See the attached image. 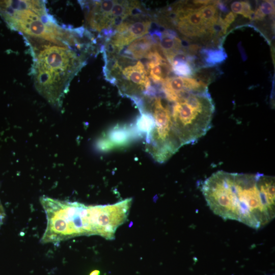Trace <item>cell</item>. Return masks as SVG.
I'll list each match as a JSON object with an SVG mask.
<instances>
[{
    "label": "cell",
    "mask_w": 275,
    "mask_h": 275,
    "mask_svg": "<svg viewBox=\"0 0 275 275\" xmlns=\"http://www.w3.org/2000/svg\"><path fill=\"white\" fill-rule=\"evenodd\" d=\"M200 53L204 60V67H212L222 63L227 57V54L222 48L218 49H202Z\"/></svg>",
    "instance_id": "obj_12"
},
{
    "label": "cell",
    "mask_w": 275,
    "mask_h": 275,
    "mask_svg": "<svg viewBox=\"0 0 275 275\" xmlns=\"http://www.w3.org/2000/svg\"><path fill=\"white\" fill-rule=\"evenodd\" d=\"M157 46L150 35H146L130 43L121 55L132 60L146 58L148 54Z\"/></svg>",
    "instance_id": "obj_10"
},
{
    "label": "cell",
    "mask_w": 275,
    "mask_h": 275,
    "mask_svg": "<svg viewBox=\"0 0 275 275\" xmlns=\"http://www.w3.org/2000/svg\"><path fill=\"white\" fill-rule=\"evenodd\" d=\"M6 214L4 209L0 201V226L2 225L5 218Z\"/></svg>",
    "instance_id": "obj_20"
},
{
    "label": "cell",
    "mask_w": 275,
    "mask_h": 275,
    "mask_svg": "<svg viewBox=\"0 0 275 275\" xmlns=\"http://www.w3.org/2000/svg\"><path fill=\"white\" fill-rule=\"evenodd\" d=\"M40 201L47 219L41 243L57 245L74 237L95 235L91 206L45 196Z\"/></svg>",
    "instance_id": "obj_4"
},
{
    "label": "cell",
    "mask_w": 275,
    "mask_h": 275,
    "mask_svg": "<svg viewBox=\"0 0 275 275\" xmlns=\"http://www.w3.org/2000/svg\"><path fill=\"white\" fill-rule=\"evenodd\" d=\"M258 8L265 15L274 14V4L273 1H265L261 3Z\"/></svg>",
    "instance_id": "obj_15"
},
{
    "label": "cell",
    "mask_w": 275,
    "mask_h": 275,
    "mask_svg": "<svg viewBox=\"0 0 275 275\" xmlns=\"http://www.w3.org/2000/svg\"><path fill=\"white\" fill-rule=\"evenodd\" d=\"M100 271L97 270H95L91 272L90 275H99Z\"/></svg>",
    "instance_id": "obj_22"
},
{
    "label": "cell",
    "mask_w": 275,
    "mask_h": 275,
    "mask_svg": "<svg viewBox=\"0 0 275 275\" xmlns=\"http://www.w3.org/2000/svg\"><path fill=\"white\" fill-rule=\"evenodd\" d=\"M137 135L133 129L125 126H116L111 130L99 142V147L103 150L112 149L129 144L131 139Z\"/></svg>",
    "instance_id": "obj_9"
},
{
    "label": "cell",
    "mask_w": 275,
    "mask_h": 275,
    "mask_svg": "<svg viewBox=\"0 0 275 275\" xmlns=\"http://www.w3.org/2000/svg\"><path fill=\"white\" fill-rule=\"evenodd\" d=\"M274 188L272 176L219 171L204 181L202 191L214 214L257 230L274 217Z\"/></svg>",
    "instance_id": "obj_1"
},
{
    "label": "cell",
    "mask_w": 275,
    "mask_h": 275,
    "mask_svg": "<svg viewBox=\"0 0 275 275\" xmlns=\"http://www.w3.org/2000/svg\"><path fill=\"white\" fill-rule=\"evenodd\" d=\"M202 6L198 8L201 17L206 23L207 32L217 22L219 15L215 3Z\"/></svg>",
    "instance_id": "obj_13"
},
{
    "label": "cell",
    "mask_w": 275,
    "mask_h": 275,
    "mask_svg": "<svg viewBox=\"0 0 275 275\" xmlns=\"http://www.w3.org/2000/svg\"><path fill=\"white\" fill-rule=\"evenodd\" d=\"M232 12L235 14H241L242 10V2H234L231 5Z\"/></svg>",
    "instance_id": "obj_18"
},
{
    "label": "cell",
    "mask_w": 275,
    "mask_h": 275,
    "mask_svg": "<svg viewBox=\"0 0 275 275\" xmlns=\"http://www.w3.org/2000/svg\"><path fill=\"white\" fill-rule=\"evenodd\" d=\"M236 17V14L232 12H230L225 16V18L222 19L223 23L224 26L228 29L230 25L234 21Z\"/></svg>",
    "instance_id": "obj_16"
},
{
    "label": "cell",
    "mask_w": 275,
    "mask_h": 275,
    "mask_svg": "<svg viewBox=\"0 0 275 275\" xmlns=\"http://www.w3.org/2000/svg\"><path fill=\"white\" fill-rule=\"evenodd\" d=\"M158 46L166 57L181 50V41L174 31L166 30L162 32V37Z\"/></svg>",
    "instance_id": "obj_11"
},
{
    "label": "cell",
    "mask_w": 275,
    "mask_h": 275,
    "mask_svg": "<svg viewBox=\"0 0 275 275\" xmlns=\"http://www.w3.org/2000/svg\"><path fill=\"white\" fill-rule=\"evenodd\" d=\"M24 38L33 58L31 74L36 89L50 104L60 107L71 80L86 63L96 41L84 27L75 28L63 40Z\"/></svg>",
    "instance_id": "obj_2"
},
{
    "label": "cell",
    "mask_w": 275,
    "mask_h": 275,
    "mask_svg": "<svg viewBox=\"0 0 275 275\" xmlns=\"http://www.w3.org/2000/svg\"><path fill=\"white\" fill-rule=\"evenodd\" d=\"M171 103L174 128L182 146L196 142L210 128L214 106L208 91L193 92Z\"/></svg>",
    "instance_id": "obj_5"
},
{
    "label": "cell",
    "mask_w": 275,
    "mask_h": 275,
    "mask_svg": "<svg viewBox=\"0 0 275 275\" xmlns=\"http://www.w3.org/2000/svg\"><path fill=\"white\" fill-rule=\"evenodd\" d=\"M265 15L258 8L254 12V20H262L265 18Z\"/></svg>",
    "instance_id": "obj_19"
},
{
    "label": "cell",
    "mask_w": 275,
    "mask_h": 275,
    "mask_svg": "<svg viewBox=\"0 0 275 275\" xmlns=\"http://www.w3.org/2000/svg\"><path fill=\"white\" fill-rule=\"evenodd\" d=\"M120 66L118 76L121 73L123 78L130 82L129 84L134 85V95L130 98L136 96L138 90H141L143 94L151 86L144 65L140 61H138L135 64L127 66L124 69L122 68L120 65Z\"/></svg>",
    "instance_id": "obj_8"
},
{
    "label": "cell",
    "mask_w": 275,
    "mask_h": 275,
    "mask_svg": "<svg viewBox=\"0 0 275 275\" xmlns=\"http://www.w3.org/2000/svg\"><path fill=\"white\" fill-rule=\"evenodd\" d=\"M215 1H194L193 3L196 4H201L208 5L209 4H212L215 3Z\"/></svg>",
    "instance_id": "obj_21"
},
{
    "label": "cell",
    "mask_w": 275,
    "mask_h": 275,
    "mask_svg": "<svg viewBox=\"0 0 275 275\" xmlns=\"http://www.w3.org/2000/svg\"><path fill=\"white\" fill-rule=\"evenodd\" d=\"M152 99L150 113L154 124L146 139V148L157 161L163 162L182 146L174 128L169 103H165L160 96Z\"/></svg>",
    "instance_id": "obj_6"
},
{
    "label": "cell",
    "mask_w": 275,
    "mask_h": 275,
    "mask_svg": "<svg viewBox=\"0 0 275 275\" xmlns=\"http://www.w3.org/2000/svg\"><path fill=\"white\" fill-rule=\"evenodd\" d=\"M0 16L23 37L57 41L68 38L73 31L71 26L58 23L43 1H0Z\"/></svg>",
    "instance_id": "obj_3"
},
{
    "label": "cell",
    "mask_w": 275,
    "mask_h": 275,
    "mask_svg": "<svg viewBox=\"0 0 275 275\" xmlns=\"http://www.w3.org/2000/svg\"><path fill=\"white\" fill-rule=\"evenodd\" d=\"M131 202V199H127L112 205H98L96 235L114 239L117 228L127 218Z\"/></svg>",
    "instance_id": "obj_7"
},
{
    "label": "cell",
    "mask_w": 275,
    "mask_h": 275,
    "mask_svg": "<svg viewBox=\"0 0 275 275\" xmlns=\"http://www.w3.org/2000/svg\"><path fill=\"white\" fill-rule=\"evenodd\" d=\"M171 65L173 72L178 76L190 78L195 71L189 62H177Z\"/></svg>",
    "instance_id": "obj_14"
},
{
    "label": "cell",
    "mask_w": 275,
    "mask_h": 275,
    "mask_svg": "<svg viewBox=\"0 0 275 275\" xmlns=\"http://www.w3.org/2000/svg\"><path fill=\"white\" fill-rule=\"evenodd\" d=\"M253 11L249 2H242V10L241 14L244 17L249 18Z\"/></svg>",
    "instance_id": "obj_17"
}]
</instances>
